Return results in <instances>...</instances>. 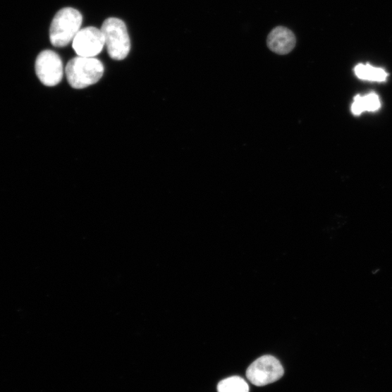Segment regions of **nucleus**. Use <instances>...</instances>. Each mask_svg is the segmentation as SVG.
Wrapping results in <instances>:
<instances>
[{
    "mask_svg": "<svg viewBox=\"0 0 392 392\" xmlns=\"http://www.w3.org/2000/svg\"><path fill=\"white\" fill-rule=\"evenodd\" d=\"M102 31L109 56L116 61L126 59L131 45L124 21L116 18H109L104 22Z\"/></svg>",
    "mask_w": 392,
    "mask_h": 392,
    "instance_id": "7ed1b4c3",
    "label": "nucleus"
},
{
    "mask_svg": "<svg viewBox=\"0 0 392 392\" xmlns=\"http://www.w3.org/2000/svg\"><path fill=\"white\" fill-rule=\"evenodd\" d=\"M105 46L102 30L90 27L81 30L73 40V50L78 56L95 58Z\"/></svg>",
    "mask_w": 392,
    "mask_h": 392,
    "instance_id": "423d86ee",
    "label": "nucleus"
},
{
    "mask_svg": "<svg viewBox=\"0 0 392 392\" xmlns=\"http://www.w3.org/2000/svg\"><path fill=\"white\" fill-rule=\"evenodd\" d=\"M82 19L80 12L75 8H65L59 11L51 26L52 44L58 47L68 45L81 30Z\"/></svg>",
    "mask_w": 392,
    "mask_h": 392,
    "instance_id": "f03ea898",
    "label": "nucleus"
},
{
    "mask_svg": "<svg viewBox=\"0 0 392 392\" xmlns=\"http://www.w3.org/2000/svg\"><path fill=\"white\" fill-rule=\"evenodd\" d=\"M35 71L40 82L47 87L59 85L63 77V66L61 57L53 51H44L38 56Z\"/></svg>",
    "mask_w": 392,
    "mask_h": 392,
    "instance_id": "39448f33",
    "label": "nucleus"
},
{
    "mask_svg": "<svg viewBox=\"0 0 392 392\" xmlns=\"http://www.w3.org/2000/svg\"><path fill=\"white\" fill-rule=\"evenodd\" d=\"M104 73L102 62L95 58L78 56L72 59L66 67L68 83L73 88L83 89L96 84Z\"/></svg>",
    "mask_w": 392,
    "mask_h": 392,
    "instance_id": "f257e3e1",
    "label": "nucleus"
},
{
    "mask_svg": "<svg viewBox=\"0 0 392 392\" xmlns=\"http://www.w3.org/2000/svg\"><path fill=\"white\" fill-rule=\"evenodd\" d=\"M284 374L280 361L271 355H264L250 365L247 371L248 380L255 386H264L281 379Z\"/></svg>",
    "mask_w": 392,
    "mask_h": 392,
    "instance_id": "20e7f679",
    "label": "nucleus"
},
{
    "mask_svg": "<svg viewBox=\"0 0 392 392\" xmlns=\"http://www.w3.org/2000/svg\"><path fill=\"white\" fill-rule=\"evenodd\" d=\"M296 37L288 29L278 27L269 33L267 43L271 50L278 55L290 53L296 46Z\"/></svg>",
    "mask_w": 392,
    "mask_h": 392,
    "instance_id": "0eeeda50",
    "label": "nucleus"
},
{
    "mask_svg": "<svg viewBox=\"0 0 392 392\" xmlns=\"http://www.w3.org/2000/svg\"><path fill=\"white\" fill-rule=\"evenodd\" d=\"M355 73L359 79L363 80L384 82L388 78V73L384 69L370 65H357L355 68Z\"/></svg>",
    "mask_w": 392,
    "mask_h": 392,
    "instance_id": "1a4fd4ad",
    "label": "nucleus"
},
{
    "mask_svg": "<svg viewBox=\"0 0 392 392\" xmlns=\"http://www.w3.org/2000/svg\"><path fill=\"white\" fill-rule=\"evenodd\" d=\"M380 107L379 96L372 93L364 97L357 96L352 105V111L355 115H360L365 111H376Z\"/></svg>",
    "mask_w": 392,
    "mask_h": 392,
    "instance_id": "6e6552de",
    "label": "nucleus"
},
{
    "mask_svg": "<svg viewBox=\"0 0 392 392\" xmlns=\"http://www.w3.org/2000/svg\"><path fill=\"white\" fill-rule=\"evenodd\" d=\"M218 392H250V386L246 381L239 376H232L220 381L217 386Z\"/></svg>",
    "mask_w": 392,
    "mask_h": 392,
    "instance_id": "9d476101",
    "label": "nucleus"
}]
</instances>
